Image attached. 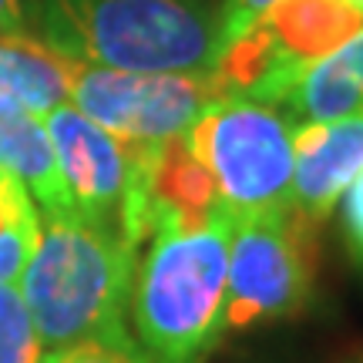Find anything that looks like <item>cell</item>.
Masks as SVG:
<instances>
[{"instance_id":"21","label":"cell","mask_w":363,"mask_h":363,"mask_svg":"<svg viewBox=\"0 0 363 363\" xmlns=\"http://www.w3.org/2000/svg\"><path fill=\"white\" fill-rule=\"evenodd\" d=\"M357 363H363V360H357Z\"/></svg>"},{"instance_id":"5","label":"cell","mask_w":363,"mask_h":363,"mask_svg":"<svg viewBox=\"0 0 363 363\" xmlns=\"http://www.w3.org/2000/svg\"><path fill=\"white\" fill-rule=\"evenodd\" d=\"M185 138L233 216L289 206L293 121L279 108L219 94L199 111Z\"/></svg>"},{"instance_id":"14","label":"cell","mask_w":363,"mask_h":363,"mask_svg":"<svg viewBox=\"0 0 363 363\" xmlns=\"http://www.w3.org/2000/svg\"><path fill=\"white\" fill-rule=\"evenodd\" d=\"M40 235V208L24 182L0 172V283H17L34 256Z\"/></svg>"},{"instance_id":"7","label":"cell","mask_w":363,"mask_h":363,"mask_svg":"<svg viewBox=\"0 0 363 363\" xmlns=\"http://www.w3.org/2000/svg\"><path fill=\"white\" fill-rule=\"evenodd\" d=\"M40 121L51 138L71 208L142 252L152 233L142 192V145H125L71 101L57 104Z\"/></svg>"},{"instance_id":"3","label":"cell","mask_w":363,"mask_h":363,"mask_svg":"<svg viewBox=\"0 0 363 363\" xmlns=\"http://www.w3.org/2000/svg\"><path fill=\"white\" fill-rule=\"evenodd\" d=\"M138 252L78 212H44L34 256L17 279L44 353L128 333Z\"/></svg>"},{"instance_id":"20","label":"cell","mask_w":363,"mask_h":363,"mask_svg":"<svg viewBox=\"0 0 363 363\" xmlns=\"http://www.w3.org/2000/svg\"><path fill=\"white\" fill-rule=\"evenodd\" d=\"M353 7H357V11H363V0H350Z\"/></svg>"},{"instance_id":"11","label":"cell","mask_w":363,"mask_h":363,"mask_svg":"<svg viewBox=\"0 0 363 363\" xmlns=\"http://www.w3.org/2000/svg\"><path fill=\"white\" fill-rule=\"evenodd\" d=\"M71 57L57 54L27 30L0 34V104L44 118L67 101Z\"/></svg>"},{"instance_id":"18","label":"cell","mask_w":363,"mask_h":363,"mask_svg":"<svg viewBox=\"0 0 363 363\" xmlns=\"http://www.w3.org/2000/svg\"><path fill=\"white\" fill-rule=\"evenodd\" d=\"M276 0H222L219 7V27H222V44L235 38L246 24H252L266 7H272Z\"/></svg>"},{"instance_id":"12","label":"cell","mask_w":363,"mask_h":363,"mask_svg":"<svg viewBox=\"0 0 363 363\" xmlns=\"http://www.w3.org/2000/svg\"><path fill=\"white\" fill-rule=\"evenodd\" d=\"M279 111L296 125L363 115V27L296 81Z\"/></svg>"},{"instance_id":"2","label":"cell","mask_w":363,"mask_h":363,"mask_svg":"<svg viewBox=\"0 0 363 363\" xmlns=\"http://www.w3.org/2000/svg\"><path fill=\"white\" fill-rule=\"evenodd\" d=\"M24 21L57 54L118 71H212L222 48L202 0H24Z\"/></svg>"},{"instance_id":"6","label":"cell","mask_w":363,"mask_h":363,"mask_svg":"<svg viewBox=\"0 0 363 363\" xmlns=\"http://www.w3.org/2000/svg\"><path fill=\"white\" fill-rule=\"evenodd\" d=\"M316 283V225L293 208H266L233 219L225 330L269 326L310 306Z\"/></svg>"},{"instance_id":"19","label":"cell","mask_w":363,"mask_h":363,"mask_svg":"<svg viewBox=\"0 0 363 363\" xmlns=\"http://www.w3.org/2000/svg\"><path fill=\"white\" fill-rule=\"evenodd\" d=\"M27 30L24 0H0V34H17Z\"/></svg>"},{"instance_id":"1","label":"cell","mask_w":363,"mask_h":363,"mask_svg":"<svg viewBox=\"0 0 363 363\" xmlns=\"http://www.w3.org/2000/svg\"><path fill=\"white\" fill-rule=\"evenodd\" d=\"M233 219L222 206L206 219L162 222L138 252L128 316L158 363H199L225 330Z\"/></svg>"},{"instance_id":"9","label":"cell","mask_w":363,"mask_h":363,"mask_svg":"<svg viewBox=\"0 0 363 363\" xmlns=\"http://www.w3.org/2000/svg\"><path fill=\"white\" fill-rule=\"evenodd\" d=\"M363 169V115L337 121L293 125V185L289 208L306 222H320Z\"/></svg>"},{"instance_id":"8","label":"cell","mask_w":363,"mask_h":363,"mask_svg":"<svg viewBox=\"0 0 363 363\" xmlns=\"http://www.w3.org/2000/svg\"><path fill=\"white\" fill-rule=\"evenodd\" d=\"M219 94L212 71H118L71 61L67 101L125 145H158L185 135Z\"/></svg>"},{"instance_id":"4","label":"cell","mask_w":363,"mask_h":363,"mask_svg":"<svg viewBox=\"0 0 363 363\" xmlns=\"http://www.w3.org/2000/svg\"><path fill=\"white\" fill-rule=\"evenodd\" d=\"M363 27L350 0H276L219 48L212 78L222 94L279 108L316 61Z\"/></svg>"},{"instance_id":"10","label":"cell","mask_w":363,"mask_h":363,"mask_svg":"<svg viewBox=\"0 0 363 363\" xmlns=\"http://www.w3.org/2000/svg\"><path fill=\"white\" fill-rule=\"evenodd\" d=\"M142 192L152 233L162 222H195L222 208L216 182L195 158L185 135L142 145Z\"/></svg>"},{"instance_id":"16","label":"cell","mask_w":363,"mask_h":363,"mask_svg":"<svg viewBox=\"0 0 363 363\" xmlns=\"http://www.w3.org/2000/svg\"><path fill=\"white\" fill-rule=\"evenodd\" d=\"M40 363H158L152 353L142 350V343L128 333L121 337H98V340H81L71 347L44 353Z\"/></svg>"},{"instance_id":"15","label":"cell","mask_w":363,"mask_h":363,"mask_svg":"<svg viewBox=\"0 0 363 363\" xmlns=\"http://www.w3.org/2000/svg\"><path fill=\"white\" fill-rule=\"evenodd\" d=\"M44 347L17 283H0V363H40Z\"/></svg>"},{"instance_id":"13","label":"cell","mask_w":363,"mask_h":363,"mask_svg":"<svg viewBox=\"0 0 363 363\" xmlns=\"http://www.w3.org/2000/svg\"><path fill=\"white\" fill-rule=\"evenodd\" d=\"M0 172L24 182L30 199L44 212H74L65 192V182L54 162L48 128L38 115L24 108L0 104Z\"/></svg>"},{"instance_id":"17","label":"cell","mask_w":363,"mask_h":363,"mask_svg":"<svg viewBox=\"0 0 363 363\" xmlns=\"http://www.w3.org/2000/svg\"><path fill=\"white\" fill-rule=\"evenodd\" d=\"M340 219H343L347 249H350L353 262L363 269V169H360V175L347 185L343 199H340Z\"/></svg>"}]
</instances>
